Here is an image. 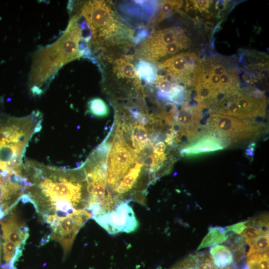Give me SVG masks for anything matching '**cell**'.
<instances>
[{"label":"cell","instance_id":"obj_1","mask_svg":"<svg viewBox=\"0 0 269 269\" xmlns=\"http://www.w3.org/2000/svg\"><path fill=\"white\" fill-rule=\"evenodd\" d=\"M23 166L26 184L21 200L32 204L47 224L77 210H87L88 193L83 170L31 160H26Z\"/></svg>","mask_w":269,"mask_h":269},{"label":"cell","instance_id":"obj_2","mask_svg":"<svg viewBox=\"0 0 269 269\" xmlns=\"http://www.w3.org/2000/svg\"><path fill=\"white\" fill-rule=\"evenodd\" d=\"M241 70L231 58L212 54L199 59L192 86L194 99L210 109L240 89Z\"/></svg>","mask_w":269,"mask_h":269},{"label":"cell","instance_id":"obj_3","mask_svg":"<svg viewBox=\"0 0 269 269\" xmlns=\"http://www.w3.org/2000/svg\"><path fill=\"white\" fill-rule=\"evenodd\" d=\"M91 30L90 48L101 50L133 39V30L116 13L112 3L105 0H89L81 6L78 14Z\"/></svg>","mask_w":269,"mask_h":269},{"label":"cell","instance_id":"obj_4","mask_svg":"<svg viewBox=\"0 0 269 269\" xmlns=\"http://www.w3.org/2000/svg\"><path fill=\"white\" fill-rule=\"evenodd\" d=\"M191 40L187 31L179 26L153 30L136 50L142 60L157 62L182 52L188 48Z\"/></svg>","mask_w":269,"mask_h":269},{"label":"cell","instance_id":"obj_5","mask_svg":"<svg viewBox=\"0 0 269 269\" xmlns=\"http://www.w3.org/2000/svg\"><path fill=\"white\" fill-rule=\"evenodd\" d=\"M67 62L60 42L53 43L36 51L30 72V90L34 96L41 95L58 70Z\"/></svg>","mask_w":269,"mask_h":269},{"label":"cell","instance_id":"obj_6","mask_svg":"<svg viewBox=\"0 0 269 269\" xmlns=\"http://www.w3.org/2000/svg\"><path fill=\"white\" fill-rule=\"evenodd\" d=\"M267 99L263 92L255 88L240 89L209 111L242 119L264 117Z\"/></svg>","mask_w":269,"mask_h":269},{"label":"cell","instance_id":"obj_7","mask_svg":"<svg viewBox=\"0 0 269 269\" xmlns=\"http://www.w3.org/2000/svg\"><path fill=\"white\" fill-rule=\"evenodd\" d=\"M208 132L228 142L252 138L262 130L260 124L247 119L216 113L211 114L207 119Z\"/></svg>","mask_w":269,"mask_h":269},{"label":"cell","instance_id":"obj_8","mask_svg":"<svg viewBox=\"0 0 269 269\" xmlns=\"http://www.w3.org/2000/svg\"><path fill=\"white\" fill-rule=\"evenodd\" d=\"M42 114L34 111L22 117H0V148L18 143H28L41 129Z\"/></svg>","mask_w":269,"mask_h":269},{"label":"cell","instance_id":"obj_9","mask_svg":"<svg viewBox=\"0 0 269 269\" xmlns=\"http://www.w3.org/2000/svg\"><path fill=\"white\" fill-rule=\"evenodd\" d=\"M139 159L138 155L117 134L107 162V182L112 195L120 181Z\"/></svg>","mask_w":269,"mask_h":269},{"label":"cell","instance_id":"obj_10","mask_svg":"<svg viewBox=\"0 0 269 269\" xmlns=\"http://www.w3.org/2000/svg\"><path fill=\"white\" fill-rule=\"evenodd\" d=\"M199 60L195 53L182 52L161 61L157 68L162 75L173 82L184 86H192Z\"/></svg>","mask_w":269,"mask_h":269},{"label":"cell","instance_id":"obj_11","mask_svg":"<svg viewBox=\"0 0 269 269\" xmlns=\"http://www.w3.org/2000/svg\"><path fill=\"white\" fill-rule=\"evenodd\" d=\"M91 213L87 210H80L69 215L56 219L50 224L48 241L53 240L62 246L64 256L70 251L80 229L90 218Z\"/></svg>","mask_w":269,"mask_h":269},{"label":"cell","instance_id":"obj_12","mask_svg":"<svg viewBox=\"0 0 269 269\" xmlns=\"http://www.w3.org/2000/svg\"><path fill=\"white\" fill-rule=\"evenodd\" d=\"M110 234L131 233L138 227V222L128 202L119 204L114 210L94 218Z\"/></svg>","mask_w":269,"mask_h":269},{"label":"cell","instance_id":"obj_13","mask_svg":"<svg viewBox=\"0 0 269 269\" xmlns=\"http://www.w3.org/2000/svg\"><path fill=\"white\" fill-rule=\"evenodd\" d=\"M13 208L0 220V238L2 241H9L23 250L29 236V229L25 223L13 211Z\"/></svg>","mask_w":269,"mask_h":269},{"label":"cell","instance_id":"obj_14","mask_svg":"<svg viewBox=\"0 0 269 269\" xmlns=\"http://www.w3.org/2000/svg\"><path fill=\"white\" fill-rule=\"evenodd\" d=\"M225 142L213 134L207 132L195 141L184 147L180 151L182 156H192L221 150Z\"/></svg>","mask_w":269,"mask_h":269},{"label":"cell","instance_id":"obj_15","mask_svg":"<svg viewBox=\"0 0 269 269\" xmlns=\"http://www.w3.org/2000/svg\"><path fill=\"white\" fill-rule=\"evenodd\" d=\"M159 1L154 0H133L123 1L119 9L126 15L138 19L148 20L153 17L158 8Z\"/></svg>","mask_w":269,"mask_h":269},{"label":"cell","instance_id":"obj_16","mask_svg":"<svg viewBox=\"0 0 269 269\" xmlns=\"http://www.w3.org/2000/svg\"><path fill=\"white\" fill-rule=\"evenodd\" d=\"M112 71L119 80L134 83L135 86H141L135 67L129 56L121 57L115 60L113 63Z\"/></svg>","mask_w":269,"mask_h":269},{"label":"cell","instance_id":"obj_17","mask_svg":"<svg viewBox=\"0 0 269 269\" xmlns=\"http://www.w3.org/2000/svg\"><path fill=\"white\" fill-rule=\"evenodd\" d=\"M144 123L137 122L132 127L131 132V144L134 150L140 153L148 147H152L149 137V130Z\"/></svg>","mask_w":269,"mask_h":269},{"label":"cell","instance_id":"obj_18","mask_svg":"<svg viewBox=\"0 0 269 269\" xmlns=\"http://www.w3.org/2000/svg\"><path fill=\"white\" fill-rule=\"evenodd\" d=\"M183 4L182 0L159 1L157 11L151 21L152 25L159 24L171 14L179 10Z\"/></svg>","mask_w":269,"mask_h":269},{"label":"cell","instance_id":"obj_19","mask_svg":"<svg viewBox=\"0 0 269 269\" xmlns=\"http://www.w3.org/2000/svg\"><path fill=\"white\" fill-rule=\"evenodd\" d=\"M228 232L227 227L209 228L208 234L202 240L200 245L197 248V250L226 241L229 237L227 235Z\"/></svg>","mask_w":269,"mask_h":269},{"label":"cell","instance_id":"obj_20","mask_svg":"<svg viewBox=\"0 0 269 269\" xmlns=\"http://www.w3.org/2000/svg\"><path fill=\"white\" fill-rule=\"evenodd\" d=\"M210 253L214 266L220 269L226 268L233 261V257L230 250L223 245L212 247Z\"/></svg>","mask_w":269,"mask_h":269},{"label":"cell","instance_id":"obj_21","mask_svg":"<svg viewBox=\"0 0 269 269\" xmlns=\"http://www.w3.org/2000/svg\"><path fill=\"white\" fill-rule=\"evenodd\" d=\"M135 70L140 80L148 84L154 83L157 74V69L151 62L140 60L136 64Z\"/></svg>","mask_w":269,"mask_h":269},{"label":"cell","instance_id":"obj_22","mask_svg":"<svg viewBox=\"0 0 269 269\" xmlns=\"http://www.w3.org/2000/svg\"><path fill=\"white\" fill-rule=\"evenodd\" d=\"M88 112L97 118L107 117L109 114V108L106 103L101 98H94L87 103Z\"/></svg>","mask_w":269,"mask_h":269},{"label":"cell","instance_id":"obj_23","mask_svg":"<svg viewBox=\"0 0 269 269\" xmlns=\"http://www.w3.org/2000/svg\"><path fill=\"white\" fill-rule=\"evenodd\" d=\"M269 231H267L256 238L245 241L250 246L247 254L254 252H264L269 249Z\"/></svg>","mask_w":269,"mask_h":269},{"label":"cell","instance_id":"obj_24","mask_svg":"<svg viewBox=\"0 0 269 269\" xmlns=\"http://www.w3.org/2000/svg\"><path fill=\"white\" fill-rule=\"evenodd\" d=\"M267 231L268 230L265 231L263 228L259 227L249 226L239 235L245 238V241H247L256 238Z\"/></svg>","mask_w":269,"mask_h":269},{"label":"cell","instance_id":"obj_25","mask_svg":"<svg viewBox=\"0 0 269 269\" xmlns=\"http://www.w3.org/2000/svg\"><path fill=\"white\" fill-rule=\"evenodd\" d=\"M227 228L229 232L233 231L235 233L239 235L247 228L246 221L227 226Z\"/></svg>","mask_w":269,"mask_h":269},{"label":"cell","instance_id":"obj_26","mask_svg":"<svg viewBox=\"0 0 269 269\" xmlns=\"http://www.w3.org/2000/svg\"><path fill=\"white\" fill-rule=\"evenodd\" d=\"M263 252H254L247 254V264L259 263L262 259Z\"/></svg>","mask_w":269,"mask_h":269},{"label":"cell","instance_id":"obj_27","mask_svg":"<svg viewBox=\"0 0 269 269\" xmlns=\"http://www.w3.org/2000/svg\"><path fill=\"white\" fill-rule=\"evenodd\" d=\"M166 149V145L162 141H160L155 143L153 147V152L156 154L164 153Z\"/></svg>","mask_w":269,"mask_h":269},{"label":"cell","instance_id":"obj_28","mask_svg":"<svg viewBox=\"0 0 269 269\" xmlns=\"http://www.w3.org/2000/svg\"><path fill=\"white\" fill-rule=\"evenodd\" d=\"M246 269H260L258 263H254L247 264Z\"/></svg>","mask_w":269,"mask_h":269},{"label":"cell","instance_id":"obj_29","mask_svg":"<svg viewBox=\"0 0 269 269\" xmlns=\"http://www.w3.org/2000/svg\"></svg>","mask_w":269,"mask_h":269}]
</instances>
